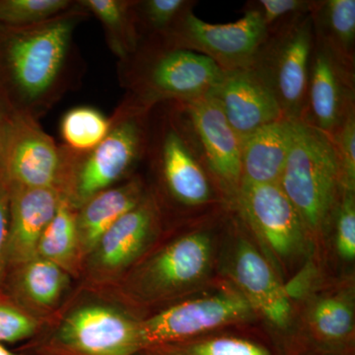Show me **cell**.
Wrapping results in <instances>:
<instances>
[{
  "label": "cell",
  "instance_id": "cell-8",
  "mask_svg": "<svg viewBox=\"0 0 355 355\" xmlns=\"http://www.w3.org/2000/svg\"><path fill=\"white\" fill-rule=\"evenodd\" d=\"M314 32L310 12L268 33L250 70L268 89L284 118L298 121L304 103Z\"/></svg>",
  "mask_w": 355,
  "mask_h": 355
},
{
  "label": "cell",
  "instance_id": "cell-2",
  "mask_svg": "<svg viewBox=\"0 0 355 355\" xmlns=\"http://www.w3.org/2000/svg\"><path fill=\"white\" fill-rule=\"evenodd\" d=\"M224 74L209 58L160 38L141 40L130 58L119 62L121 85L127 90L123 99L148 110L209 95Z\"/></svg>",
  "mask_w": 355,
  "mask_h": 355
},
{
  "label": "cell",
  "instance_id": "cell-13",
  "mask_svg": "<svg viewBox=\"0 0 355 355\" xmlns=\"http://www.w3.org/2000/svg\"><path fill=\"white\" fill-rule=\"evenodd\" d=\"M232 207L277 260L302 251L309 233L279 184H241Z\"/></svg>",
  "mask_w": 355,
  "mask_h": 355
},
{
  "label": "cell",
  "instance_id": "cell-20",
  "mask_svg": "<svg viewBox=\"0 0 355 355\" xmlns=\"http://www.w3.org/2000/svg\"><path fill=\"white\" fill-rule=\"evenodd\" d=\"M148 187L139 175L100 191L76 209V228L83 263L107 231L132 210L146 193Z\"/></svg>",
  "mask_w": 355,
  "mask_h": 355
},
{
  "label": "cell",
  "instance_id": "cell-24",
  "mask_svg": "<svg viewBox=\"0 0 355 355\" xmlns=\"http://www.w3.org/2000/svg\"><path fill=\"white\" fill-rule=\"evenodd\" d=\"M78 1L90 15L100 21L110 50L119 62L127 60L137 51L140 39L133 10L135 0Z\"/></svg>",
  "mask_w": 355,
  "mask_h": 355
},
{
  "label": "cell",
  "instance_id": "cell-18",
  "mask_svg": "<svg viewBox=\"0 0 355 355\" xmlns=\"http://www.w3.org/2000/svg\"><path fill=\"white\" fill-rule=\"evenodd\" d=\"M71 279L60 266L36 257L7 268L2 289L26 312L46 324L60 307Z\"/></svg>",
  "mask_w": 355,
  "mask_h": 355
},
{
  "label": "cell",
  "instance_id": "cell-28",
  "mask_svg": "<svg viewBox=\"0 0 355 355\" xmlns=\"http://www.w3.org/2000/svg\"><path fill=\"white\" fill-rule=\"evenodd\" d=\"M197 3L193 0H135L133 10L140 41L164 38Z\"/></svg>",
  "mask_w": 355,
  "mask_h": 355
},
{
  "label": "cell",
  "instance_id": "cell-11",
  "mask_svg": "<svg viewBox=\"0 0 355 355\" xmlns=\"http://www.w3.org/2000/svg\"><path fill=\"white\" fill-rule=\"evenodd\" d=\"M266 36L268 31L260 16L252 11H244L236 22L211 24L200 19L191 10L160 39L175 48L205 55L227 72L249 69Z\"/></svg>",
  "mask_w": 355,
  "mask_h": 355
},
{
  "label": "cell",
  "instance_id": "cell-34",
  "mask_svg": "<svg viewBox=\"0 0 355 355\" xmlns=\"http://www.w3.org/2000/svg\"><path fill=\"white\" fill-rule=\"evenodd\" d=\"M9 184L0 173V289L2 288L7 270L6 240L9 218Z\"/></svg>",
  "mask_w": 355,
  "mask_h": 355
},
{
  "label": "cell",
  "instance_id": "cell-6",
  "mask_svg": "<svg viewBox=\"0 0 355 355\" xmlns=\"http://www.w3.org/2000/svg\"><path fill=\"white\" fill-rule=\"evenodd\" d=\"M139 321L113 304L85 303L17 352L26 355H137L144 349Z\"/></svg>",
  "mask_w": 355,
  "mask_h": 355
},
{
  "label": "cell",
  "instance_id": "cell-9",
  "mask_svg": "<svg viewBox=\"0 0 355 355\" xmlns=\"http://www.w3.org/2000/svg\"><path fill=\"white\" fill-rule=\"evenodd\" d=\"M162 209L149 190L132 210L100 238L83 263L84 284L90 289H111L137 265L155 241L162 226Z\"/></svg>",
  "mask_w": 355,
  "mask_h": 355
},
{
  "label": "cell",
  "instance_id": "cell-30",
  "mask_svg": "<svg viewBox=\"0 0 355 355\" xmlns=\"http://www.w3.org/2000/svg\"><path fill=\"white\" fill-rule=\"evenodd\" d=\"M44 324L0 289V343L31 340L44 330Z\"/></svg>",
  "mask_w": 355,
  "mask_h": 355
},
{
  "label": "cell",
  "instance_id": "cell-32",
  "mask_svg": "<svg viewBox=\"0 0 355 355\" xmlns=\"http://www.w3.org/2000/svg\"><path fill=\"white\" fill-rule=\"evenodd\" d=\"M336 249L343 260L352 261L355 257V196L354 191L345 189L336 209Z\"/></svg>",
  "mask_w": 355,
  "mask_h": 355
},
{
  "label": "cell",
  "instance_id": "cell-22",
  "mask_svg": "<svg viewBox=\"0 0 355 355\" xmlns=\"http://www.w3.org/2000/svg\"><path fill=\"white\" fill-rule=\"evenodd\" d=\"M315 43L355 72V0H313Z\"/></svg>",
  "mask_w": 355,
  "mask_h": 355
},
{
  "label": "cell",
  "instance_id": "cell-21",
  "mask_svg": "<svg viewBox=\"0 0 355 355\" xmlns=\"http://www.w3.org/2000/svg\"><path fill=\"white\" fill-rule=\"evenodd\" d=\"M296 121L282 118L242 139L241 184H279L293 141Z\"/></svg>",
  "mask_w": 355,
  "mask_h": 355
},
{
  "label": "cell",
  "instance_id": "cell-36",
  "mask_svg": "<svg viewBox=\"0 0 355 355\" xmlns=\"http://www.w3.org/2000/svg\"><path fill=\"white\" fill-rule=\"evenodd\" d=\"M0 355H26L22 354V352H13V350H10L7 349L6 345L3 343H0Z\"/></svg>",
  "mask_w": 355,
  "mask_h": 355
},
{
  "label": "cell",
  "instance_id": "cell-31",
  "mask_svg": "<svg viewBox=\"0 0 355 355\" xmlns=\"http://www.w3.org/2000/svg\"><path fill=\"white\" fill-rule=\"evenodd\" d=\"M313 0H252L243 11H252L260 16L266 31L270 33L309 13Z\"/></svg>",
  "mask_w": 355,
  "mask_h": 355
},
{
  "label": "cell",
  "instance_id": "cell-25",
  "mask_svg": "<svg viewBox=\"0 0 355 355\" xmlns=\"http://www.w3.org/2000/svg\"><path fill=\"white\" fill-rule=\"evenodd\" d=\"M313 330L324 354L347 355L354 331V313L343 299L324 298L313 310Z\"/></svg>",
  "mask_w": 355,
  "mask_h": 355
},
{
  "label": "cell",
  "instance_id": "cell-19",
  "mask_svg": "<svg viewBox=\"0 0 355 355\" xmlns=\"http://www.w3.org/2000/svg\"><path fill=\"white\" fill-rule=\"evenodd\" d=\"M232 268L240 293L254 310L277 328H286L291 316V297L270 261L253 245L242 240L236 250Z\"/></svg>",
  "mask_w": 355,
  "mask_h": 355
},
{
  "label": "cell",
  "instance_id": "cell-29",
  "mask_svg": "<svg viewBox=\"0 0 355 355\" xmlns=\"http://www.w3.org/2000/svg\"><path fill=\"white\" fill-rule=\"evenodd\" d=\"M72 0H0V26L27 27L57 17L74 6Z\"/></svg>",
  "mask_w": 355,
  "mask_h": 355
},
{
  "label": "cell",
  "instance_id": "cell-15",
  "mask_svg": "<svg viewBox=\"0 0 355 355\" xmlns=\"http://www.w3.org/2000/svg\"><path fill=\"white\" fill-rule=\"evenodd\" d=\"M355 112V72L315 43L300 121L331 137Z\"/></svg>",
  "mask_w": 355,
  "mask_h": 355
},
{
  "label": "cell",
  "instance_id": "cell-27",
  "mask_svg": "<svg viewBox=\"0 0 355 355\" xmlns=\"http://www.w3.org/2000/svg\"><path fill=\"white\" fill-rule=\"evenodd\" d=\"M111 125L110 118L94 107L78 106L70 109L60 120L62 146L74 153H87L107 137Z\"/></svg>",
  "mask_w": 355,
  "mask_h": 355
},
{
  "label": "cell",
  "instance_id": "cell-33",
  "mask_svg": "<svg viewBox=\"0 0 355 355\" xmlns=\"http://www.w3.org/2000/svg\"><path fill=\"white\" fill-rule=\"evenodd\" d=\"M330 137L335 148L343 178V186L347 190L355 189V112Z\"/></svg>",
  "mask_w": 355,
  "mask_h": 355
},
{
  "label": "cell",
  "instance_id": "cell-23",
  "mask_svg": "<svg viewBox=\"0 0 355 355\" xmlns=\"http://www.w3.org/2000/svg\"><path fill=\"white\" fill-rule=\"evenodd\" d=\"M37 256L60 266L71 277H78L83 272V259L77 234L76 209L64 197L40 239Z\"/></svg>",
  "mask_w": 355,
  "mask_h": 355
},
{
  "label": "cell",
  "instance_id": "cell-16",
  "mask_svg": "<svg viewBox=\"0 0 355 355\" xmlns=\"http://www.w3.org/2000/svg\"><path fill=\"white\" fill-rule=\"evenodd\" d=\"M9 191L7 268L38 257L40 239L57 212L62 197L60 191L50 188L9 184Z\"/></svg>",
  "mask_w": 355,
  "mask_h": 355
},
{
  "label": "cell",
  "instance_id": "cell-4",
  "mask_svg": "<svg viewBox=\"0 0 355 355\" xmlns=\"http://www.w3.org/2000/svg\"><path fill=\"white\" fill-rule=\"evenodd\" d=\"M279 184L308 233L324 232L333 223L345 191L342 169L330 137L296 121Z\"/></svg>",
  "mask_w": 355,
  "mask_h": 355
},
{
  "label": "cell",
  "instance_id": "cell-17",
  "mask_svg": "<svg viewBox=\"0 0 355 355\" xmlns=\"http://www.w3.org/2000/svg\"><path fill=\"white\" fill-rule=\"evenodd\" d=\"M209 95L241 140L284 118L272 93L250 69L225 72Z\"/></svg>",
  "mask_w": 355,
  "mask_h": 355
},
{
  "label": "cell",
  "instance_id": "cell-3",
  "mask_svg": "<svg viewBox=\"0 0 355 355\" xmlns=\"http://www.w3.org/2000/svg\"><path fill=\"white\" fill-rule=\"evenodd\" d=\"M151 112L123 100L110 118L111 130L97 146L78 153L62 146L65 167L60 193L74 209L135 176L146 159Z\"/></svg>",
  "mask_w": 355,
  "mask_h": 355
},
{
  "label": "cell",
  "instance_id": "cell-10",
  "mask_svg": "<svg viewBox=\"0 0 355 355\" xmlns=\"http://www.w3.org/2000/svg\"><path fill=\"white\" fill-rule=\"evenodd\" d=\"M224 197L233 205L241 187L242 140L211 96L167 102Z\"/></svg>",
  "mask_w": 355,
  "mask_h": 355
},
{
  "label": "cell",
  "instance_id": "cell-26",
  "mask_svg": "<svg viewBox=\"0 0 355 355\" xmlns=\"http://www.w3.org/2000/svg\"><path fill=\"white\" fill-rule=\"evenodd\" d=\"M137 355H277L270 347L237 336H203L191 340L155 345Z\"/></svg>",
  "mask_w": 355,
  "mask_h": 355
},
{
  "label": "cell",
  "instance_id": "cell-12",
  "mask_svg": "<svg viewBox=\"0 0 355 355\" xmlns=\"http://www.w3.org/2000/svg\"><path fill=\"white\" fill-rule=\"evenodd\" d=\"M254 312L239 291L183 301L140 320L144 349L209 335L223 327L247 321Z\"/></svg>",
  "mask_w": 355,
  "mask_h": 355
},
{
  "label": "cell",
  "instance_id": "cell-1",
  "mask_svg": "<svg viewBox=\"0 0 355 355\" xmlns=\"http://www.w3.org/2000/svg\"><path fill=\"white\" fill-rule=\"evenodd\" d=\"M89 16L76 1L39 24L0 26V97L14 113L39 121L73 88L80 69L74 33Z\"/></svg>",
  "mask_w": 355,
  "mask_h": 355
},
{
  "label": "cell",
  "instance_id": "cell-14",
  "mask_svg": "<svg viewBox=\"0 0 355 355\" xmlns=\"http://www.w3.org/2000/svg\"><path fill=\"white\" fill-rule=\"evenodd\" d=\"M64 167V146H58L38 121L14 113L0 169L8 184L60 191Z\"/></svg>",
  "mask_w": 355,
  "mask_h": 355
},
{
  "label": "cell",
  "instance_id": "cell-7",
  "mask_svg": "<svg viewBox=\"0 0 355 355\" xmlns=\"http://www.w3.org/2000/svg\"><path fill=\"white\" fill-rule=\"evenodd\" d=\"M211 258L209 235L190 232L139 261L111 289L130 304L165 302L200 284L209 273Z\"/></svg>",
  "mask_w": 355,
  "mask_h": 355
},
{
  "label": "cell",
  "instance_id": "cell-5",
  "mask_svg": "<svg viewBox=\"0 0 355 355\" xmlns=\"http://www.w3.org/2000/svg\"><path fill=\"white\" fill-rule=\"evenodd\" d=\"M144 160L157 181L149 190L159 205L166 198L182 209H200L227 200L166 103L151 112Z\"/></svg>",
  "mask_w": 355,
  "mask_h": 355
},
{
  "label": "cell",
  "instance_id": "cell-35",
  "mask_svg": "<svg viewBox=\"0 0 355 355\" xmlns=\"http://www.w3.org/2000/svg\"><path fill=\"white\" fill-rule=\"evenodd\" d=\"M13 116L12 110L0 97V169L3 161L7 137H8L9 128L12 123Z\"/></svg>",
  "mask_w": 355,
  "mask_h": 355
}]
</instances>
